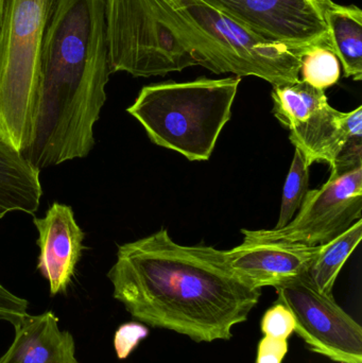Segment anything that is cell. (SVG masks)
<instances>
[{"label":"cell","mask_w":362,"mask_h":363,"mask_svg":"<svg viewBox=\"0 0 362 363\" xmlns=\"http://www.w3.org/2000/svg\"><path fill=\"white\" fill-rule=\"evenodd\" d=\"M108 277L134 319L196 342L230 340L261 296L230 270L222 250L179 245L166 228L119 245Z\"/></svg>","instance_id":"cell-1"},{"label":"cell","mask_w":362,"mask_h":363,"mask_svg":"<svg viewBox=\"0 0 362 363\" xmlns=\"http://www.w3.org/2000/svg\"><path fill=\"white\" fill-rule=\"evenodd\" d=\"M110 76L103 0H51L31 136L21 151L33 167L89 155Z\"/></svg>","instance_id":"cell-2"},{"label":"cell","mask_w":362,"mask_h":363,"mask_svg":"<svg viewBox=\"0 0 362 363\" xmlns=\"http://www.w3.org/2000/svg\"><path fill=\"white\" fill-rule=\"evenodd\" d=\"M240 82L235 76L147 85L127 112L153 144L191 162L208 161L231 119Z\"/></svg>","instance_id":"cell-3"},{"label":"cell","mask_w":362,"mask_h":363,"mask_svg":"<svg viewBox=\"0 0 362 363\" xmlns=\"http://www.w3.org/2000/svg\"><path fill=\"white\" fill-rule=\"evenodd\" d=\"M111 74L164 77L200 66L195 40L169 0H103Z\"/></svg>","instance_id":"cell-4"},{"label":"cell","mask_w":362,"mask_h":363,"mask_svg":"<svg viewBox=\"0 0 362 363\" xmlns=\"http://www.w3.org/2000/svg\"><path fill=\"white\" fill-rule=\"evenodd\" d=\"M197 47L200 66L217 74L256 77L274 86L300 80L306 49L271 42L204 0H169Z\"/></svg>","instance_id":"cell-5"},{"label":"cell","mask_w":362,"mask_h":363,"mask_svg":"<svg viewBox=\"0 0 362 363\" xmlns=\"http://www.w3.org/2000/svg\"><path fill=\"white\" fill-rule=\"evenodd\" d=\"M51 0H6L0 21V131L17 150L31 136Z\"/></svg>","instance_id":"cell-6"},{"label":"cell","mask_w":362,"mask_h":363,"mask_svg":"<svg viewBox=\"0 0 362 363\" xmlns=\"http://www.w3.org/2000/svg\"><path fill=\"white\" fill-rule=\"evenodd\" d=\"M299 213L282 228L242 230V245L297 243L320 247L346 232L362 216V167L308 190Z\"/></svg>","instance_id":"cell-7"},{"label":"cell","mask_w":362,"mask_h":363,"mask_svg":"<svg viewBox=\"0 0 362 363\" xmlns=\"http://www.w3.org/2000/svg\"><path fill=\"white\" fill-rule=\"evenodd\" d=\"M278 302L295 317V332L315 353L333 362L362 363V328L334 300L321 294L306 273L276 286Z\"/></svg>","instance_id":"cell-8"},{"label":"cell","mask_w":362,"mask_h":363,"mask_svg":"<svg viewBox=\"0 0 362 363\" xmlns=\"http://www.w3.org/2000/svg\"><path fill=\"white\" fill-rule=\"evenodd\" d=\"M273 114L290 132V140L307 165L333 163L344 140V112L329 106L324 91L299 80L274 86Z\"/></svg>","instance_id":"cell-9"},{"label":"cell","mask_w":362,"mask_h":363,"mask_svg":"<svg viewBox=\"0 0 362 363\" xmlns=\"http://www.w3.org/2000/svg\"><path fill=\"white\" fill-rule=\"evenodd\" d=\"M271 42L305 49L329 45L327 0H204ZM331 47V46H329Z\"/></svg>","instance_id":"cell-10"},{"label":"cell","mask_w":362,"mask_h":363,"mask_svg":"<svg viewBox=\"0 0 362 363\" xmlns=\"http://www.w3.org/2000/svg\"><path fill=\"white\" fill-rule=\"evenodd\" d=\"M33 223L38 232V270L48 281L51 296L64 294L85 249L84 232L72 207L62 203H53L44 217L34 218Z\"/></svg>","instance_id":"cell-11"},{"label":"cell","mask_w":362,"mask_h":363,"mask_svg":"<svg viewBox=\"0 0 362 363\" xmlns=\"http://www.w3.org/2000/svg\"><path fill=\"white\" fill-rule=\"evenodd\" d=\"M321 247L297 243H259L238 245L223 251L230 270L250 287L276 286L307 272L320 253Z\"/></svg>","instance_id":"cell-12"},{"label":"cell","mask_w":362,"mask_h":363,"mask_svg":"<svg viewBox=\"0 0 362 363\" xmlns=\"http://www.w3.org/2000/svg\"><path fill=\"white\" fill-rule=\"evenodd\" d=\"M12 345L0 363H79L74 337L59 328L52 311L21 318L15 324Z\"/></svg>","instance_id":"cell-13"},{"label":"cell","mask_w":362,"mask_h":363,"mask_svg":"<svg viewBox=\"0 0 362 363\" xmlns=\"http://www.w3.org/2000/svg\"><path fill=\"white\" fill-rule=\"evenodd\" d=\"M40 172L0 131V219L13 211L35 215L43 196Z\"/></svg>","instance_id":"cell-14"},{"label":"cell","mask_w":362,"mask_h":363,"mask_svg":"<svg viewBox=\"0 0 362 363\" xmlns=\"http://www.w3.org/2000/svg\"><path fill=\"white\" fill-rule=\"evenodd\" d=\"M329 46L337 55L344 77L362 80V12L356 6L327 0L323 11Z\"/></svg>","instance_id":"cell-15"},{"label":"cell","mask_w":362,"mask_h":363,"mask_svg":"<svg viewBox=\"0 0 362 363\" xmlns=\"http://www.w3.org/2000/svg\"><path fill=\"white\" fill-rule=\"evenodd\" d=\"M362 238V220L346 232L321 247L320 253L306 272L312 285L324 296H333V288L340 271Z\"/></svg>","instance_id":"cell-16"},{"label":"cell","mask_w":362,"mask_h":363,"mask_svg":"<svg viewBox=\"0 0 362 363\" xmlns=\"http://www.w3.org/2000/svg\"><path fill=\"white\" fill-rule=\"evenodd\" d=\"M341 63L333 49L325 44L312 45L301 57L300 80L325 91L339 82Z\"/></svg>","instance_id":"cell-17"},{"label":"cell","mask_w":362,"mask_h":363,"mask_svg":"<svg viewBox=\"0 0 362 363\" xmlns=\"http://www.w3.org/2000/svg\"><path fill=\"white\" fill-rule=\"evenodd\" d=\"M344 140L331 165L329 179L338 178L362 167V106L344 113Z\"/></svg>","instance_id":"cell-18"},{"label":"cell","mask_w":362,"mask_h":363,"mask_svg":"<svg viewBox=\"0 0 362 363\" xmlns=\"http://www.w3.org/2000/svg\"><path fill=\"white\" fill-rule=\"evenodd\" d=\"M308 184L310 166L306 163L303 155L295 149V157L283 190L280 218L274 228H284L293 219L307 194Z\"/></svg>","instance_id":"cell-19"},{"label":"cell","mask_w":362,"mask_h":363,"mask_svg":"<svg viewBox=\"0 0 362 363\" xmlns=\"http://www.w3.org/2000/svg\"><path fill=\"white\" fill-rule=\"evenodd\" d=\"M295 321L291 311L282 303L276 302L270 307L261 320V330L270 338L288 340L295 332Z\"/></svg>","instance_id":"cell-20"},{"label":"cell","mask_w":362,"mask_h":363,"mask_svg":"<svg viewBox=\"0 0 362 363\" xmlns=\"http://www.w3.org/2000/svg\"><path fill=\"white\" fill-rule=\"evenodd\" d=\"M148 335V328L142 324L130 322L121 325L114 338L115 351L119 359H127L140 341L144 340Z\"/></svg>","instance_id":"cell-21"},{"label":"cell","mask_w":362,"mask_h":363,"mask_svg":"<svg viewBox=\"0 0 362 363\" xmlns=\"http://www.w3.org/2000/svg\"><path fill=\"white\" fill-rule=\"evenodd\" d=\"M28 307L27 300L15 296L0 284V320L15 325L28 315Z\"/></svg>","instance_id":"cell-22"},{"label":"cell","mask_w":362,"mask_h":363,"mask_svg":"<svg viewBox=\"0 0 362 363\" xmlns=\"http://www.w3.org/2000/svg\"><path fill=\"white\" fill-rule=\"evenodd\" d=\"M288 353V340L265 336L257 347L256 363H282Z\"/></svg>","instance_id":"cell-23"},{"label":"cell","mask_w":362,"mask_h":363,"mask_svg":"<svg viewBox=\"0 0 362 363\" xmlns=\"http://www.w3.org/2000/svg\"><path fill=\"white\" fill-rule=\"evenodd\" d=\"M4 4H6V0H0V21H1L2 12H4Z\"/></svg>","instance_id":"cell-24"}]
</instances>
